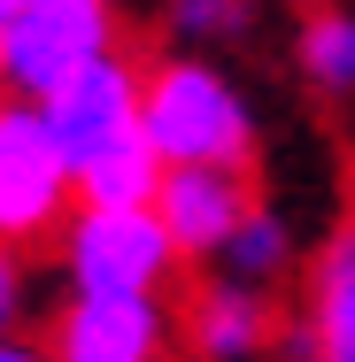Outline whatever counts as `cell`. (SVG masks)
I'll use <instances>...</instances> for the list:
<instances>
[{"mask_svg":"<svg viewBox=\"0 0 355 362\" xmlns=\"http://www.w3.org/2000/svg\"><path fill=\"white\" fill-rule=\"evenodd\" d=\"M47 132L62 139L77 170V201L85 209H154L162 193V162L147 146V62L140 54H108L85 77H70L55 100H39Z\"/></svg>","mask_w":355,"mask_h":362,"instance_id":"6da1fadb","label":"cell"},{"mask_svg":"<svg viewBox=\"0 0 355 362\" xmlns=\"http://www.w3.org/2000/svg\"><path fill=\"white\" fill-rule=\"evenodd\" d=\"M140 124L162 170H255V154H263L255 93L209 54H154Z\"/></svg>","mask_w":355,"mask_h":362,"instance_id":"7a4b0ae2","label":"cell"},{"mask_svg":"<svg viewBox=\"0 0 355 362\" xmlns=\"http://www.w3.org/2000/svg\"><path fill=\"white\" fill-rule=\"evenodd\" d=\"M55 270H62V293H93V300H162L178 286L186 255L178 239L162 231L154 209H85L62 223L55 239Z\"/></svg>","mask_w":355,"mask_h":362,"instance_id":"3957f363","label":"cell"},{"mask_svg":"<svg viewBox=\"0 0 355 362\" xmlns=\"http://www.w3.org/2000/svg\"><path fill=\"white\" fill-rule=\"evenodd\" d=\"M108 54H124V0H31L0 31V100L39 108Z\"/></svg>","mask_w":355,"mask_h":362,"instance_id":"277c9868","label":"cell"},{"mask_svg":"<svg viewBox=\"0 0 355 362\" xmlns=\"http://www.w3.org/2000/svg\"><path fill=\"white\" fill-rule=\"evenodd\" d=\"M77 216V170L39 108L0 100V247H55Z\"/></svg>","mask_w":355,"mask_h":362,"instance_id":"5b68a950","label":"cell"},{"mask_svg":"<svg viewBox=\"0 0 355 362\" xmlns=\"http://www.w3.org/2000/svg\"><path fill=\"white\" fill-rule=\"evenodd\" d=\"M55 362H178V300H93L70 293L47 324Z\"/></svg>","mask_w":355,"mask_h":362,"instance_id":"8992f818","label":"cell"},{"mask_svg":"<svg viewBox=\"0 0 355 362\" xmlns=\"http://www.w3.org/2000/svg\"><path fill=\"white\" fill-rule=\"evenodd\" d=\"M286 339L278 300L271 293H247L232 278H201L178 300V362H271Z\"/></svg>","mask_w":355,"mask_h":362,"instance_id":"52a82bcc","label":"cell"},{"mask_svg":"<svg viewBox=\"0 0 355 362\" xmlns=\"http://www.w3.org/2000/svg\"><path fill=\"white\" fill-rule=\"evenodd\" d=\"M255 201H263L255 170H162L154 216H162V231L178 239L186 262H216L224 239L255 216Z\"/></svg>","mask_w":355,"mask_h":362,"instance_id":"ba28073f","label":"cell"},{"mask_svg":"<svg viewBox=\"0 0 355 362\" xmlns=\"http://www.w3.org/2000/svg\"><path fill=\"white\" fill-rule=\"evenodd\" d=\"M301 355L355 362V223H340L301 270Z\"/></svg>","mask_w":355,"mask_h":362,"instance_id":"9c48e42d","label":"cell"},{"mask_svg":"<svg viewBox=\"0 0 355 362\" xmlns=\"http://www.w3.org/2000/svg\"><path fill=\"white\" fill-rule=\"evenodd\" d=\"M209 270H216V278H232V286H247V293H271V300H278V293L309 270L301 216H293V209H278V201H255V216L224 239V255H216Z\"/></svg>","mask_w":355,"mask_h":362,"instance_id":"30bf717a","label":"cell"},{"mask_svg":"<svg viewBox=\"0 0 355 362\" xmlns=\"http://www.w3.org/2000/svg\"><path fill=\"white\" fill-rule=\"evenodd\" d=\"M293 77L325 108H355V0L301 8V23H293Z\"/></svg>","mask_w":355,"mask_h":362,"instance_id":"8fae6325","label":"cell"},{"mask_svg":"<svg viewBox=\"0 0 355 362\" xmlns=\"http://www.w3.org/2000/svg\"><path fill=\"white\" fill-rule=\"evenodd\" d=\"M162 31H170V54H224L255 31V0H170L162 8Z\"/></svg>","mask_w":355,"mask_h":362,"instance_id":"7c38bea8","label":"cell"},{"mask_svg":"<svg viewBox=\"0 0 355 362\" xmlns=\"http://www.w3.org/2000/svg\"><path fill=\"white\" fill-rule=\"evenodd\" d=\"M23 308H31V262L23 247H0V339L23 332Z\"/></svg>","mask_w":355,"mask_h":362,"instance_id":"4fadbf2b","label":"cell"},{"mask_svg":"<svg viewBox=\"0 0 355 362\" xmlns=\"http://www.w3.org/2000/svg\"><path fill=\"white\" fill-rule=\"evenodd\" d=\"M0 362H55V355H47V339L16 332V339H0Z\"/></svg>","mask_w":355,"mask_h":362,"instance_id":"5bb4252c","label":"cell"},{"mask_svg":"<svg viewBox=\"0 0 355 362\" xmlns=\"http://www.w3.org/2000/svg\"><path fill=\"white\" fill-rule=\"evenodd\" d=\"M23 8H31V0H0V31H8V23H16Z\"/></svg>","mask_w":355,"mask_h":362,"instance_id":"9a60e30c","label":"cell"},{"mask_svg":"<svg viewBox=\"0 0 355 362\" xmlns=\"http://www.w3.org/2000/svg\"><path fill=\"white\" fill-rule=\"evenodd\" d=\"M348 209H355V162H348Z\"/></svg>","mask_w":355,"mask_h":362,"instance_id":"2e32d148","label":"cell"},{"mask_svg":"<svg viewBox=\"0 0 355 362\" xmlns=\"http://www.w3.org/2000/svg\"><path fill=\"white\" fill-rule=\"evenodd\" d=\"M286 8H325V0H286Z\"/></svg>","mask_w":355,"mask_h":362,"instance_id":"e0dca14e","label":"cell"},{"mask_svg":"<svg viewBox=\"0 0 355 362\" xmlns=\"http://www.w3.org/2000/svg\"><path fill=\"white\" fill-rule=\"evenodd\" d=\"M286 362H309V355H301V347H293V355H286Z\"/></svg>","mask_w":355,"mask_h":362,"instance_id":"ac0fdd59","label":"cell"}]
</instances>
